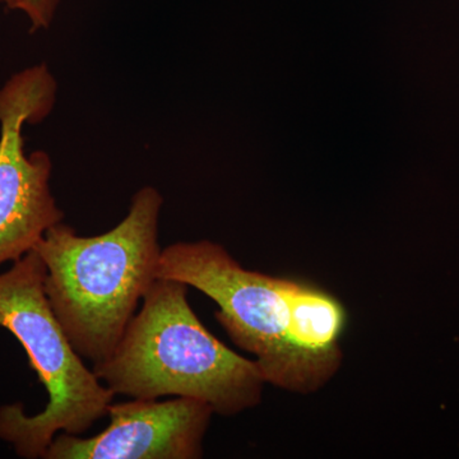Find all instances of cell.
<instances>
[{"label": "cell", "mask_w": 459, "mask_h": 459, "mask_svg": "<svg viewBox=\"0 0 459 459\" xmlns=\"http://www.w3.org/2000/svg\"><path fill=\"white\" fill-rule=\"evenodd\" d=\"M164 197L155 186L133 195L128 213L98 237L59 222L33 249L47 270L45 294L75 351L107 360L138 303L159 277V222Z\"/></svg>", "instance_id": "obj_1"}, {"label": "cell", "mask_w": 459, "mask_h": 459, "mask_svg": "<svg viewBox=\"0 0 459 459\" xmlns=\"http://www.w3.org/2000/svg\"><path fill=\"white\" fill-rule=\"evenodd\" d=\"M188 290L157 279L113 353L93 371L115 394L135 400L193 398L221 416L253 409L265 385L258 365L210 333L190 307Z\"/></svg>", "instance_id": "obj_2"}, {"label": "cell", "mask_w": 459, "mask_h": 459, "mask_svg": "<svg viewBox=\"0 0 459 459\" xmlns=\"http://www.w3.org/2000/svg\"><path fill=\"white\" fill-rule=\"evenodd\" d=\"M44 262L35 249L0 274V327L20 341L49 401L38 415L22 403L0 407V439L20 457L42 458L56 434L81 435L108 415L114 400L82 361L45 294Z\"/></svg>", "instance_id": "obj_3"}, {"label": "cell", "mask_w": 459, "mask_h": 459, "mask_svg": "<svg viewBox=\"0 0 459 459\" xmlns=\"http://www.w3.org/2000/svg\"><path fill=\"white\" fill-rule=\"evenodd\" d=\"M157 277L180 281L212 299L219 305L214 318L255 356L265 383L301 394L322 388L290 337L295 280L247 270L210 240L164 247Z\"/></svg>", "instance_id": "obj_4"}, {"label": "cell", "mask_w": 459, "mask_h": 459, "mask_svg": "<svg viewBox=\"0 0 459 459\" xmlns=\"http://www.w3.org/2000/svg\"><path fill=\"white\" fill-rule=\"evenodd\" d=\"M57 83L47 65L27 66L0 87V265L22 258L65 213L51 192L53 161L27 153L23 131L49 117Z\"/></svg>", "instance_id": "obj_5"}, {"label": "cell", "mask_w": 459, "mask_h": 459, "mask_svg": "<svg viewBox=\"0 0 459 459\" xmlns=\"http://www.w3.org/2000/svg\"><path fill=\"white\" fill-rule=\"evenodd\" d=\"M213 410L193 398L111 403L110 424L91 437L59 433L44 459H198Z\"/></svg>", "instance_id": "obj_6"}, {"label": "cell", "mask_w": 459, "mask_h": 459, "mask_svg": "<svg viewBox=\"0 0 459 459\" xmlns=\"http://www.w3.org/2000/svg\"><path fill=\"white\" fill-rule=\"evenodd\" d=\"M344 325L346 312L333 295L314 283L295 280L290 337L322 386L342 361L340 338Z\"/></svg>", "instance_id": "obj_7"}, {"label": "cell", "mask_w": 459, "mask_h": 459, "mask_svg": "<svg viewBox=\"0 0 459 459\" xmlns=\"http://www.w3.org/2000/svg\"><path fill=\"white\" fill-rule=\"evenodd\" d=\"M62 0H0V5L22 14L32 32L49 30L56 20Z\"/></svg>", "instance_id": "obj_8"}]
</instances>
